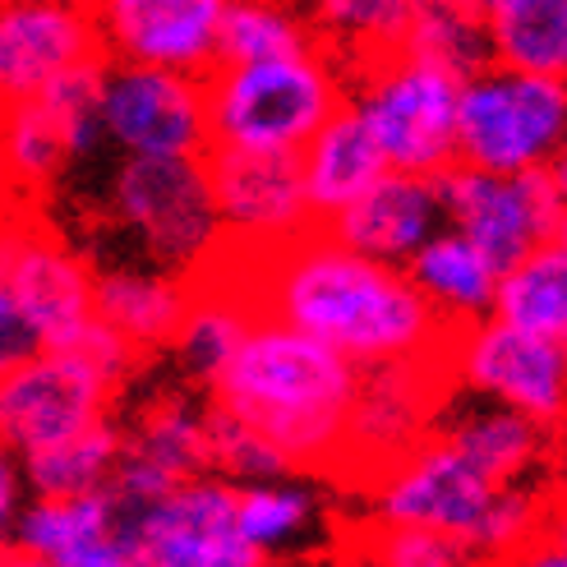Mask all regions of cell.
Returning <instances> with one entry per match:
<instances>
[{"label":"cell","mask_w":567,"mask_h":567,"mask_svg":"<svg viewBox=\"0 0 567 567\" xmlns=\"http://www.w3.org/2000/svg\"><path fill=\"white\" fill-rule=\"evenodd\" d=\"M540 535H545L549 545H563L567 549V498H558V503L545 507V530Z\"/></svg>","instance_id":"ee69618b"},{"label":"cell","mask_w":567,"mask_h":567,"mask_svg":"<svg viewBox=\"0 0 567 567\" xmlns=\"http://www.w3.org/2000/svg\"><path fill=\"white\" fill-rule=\"evenodd\" d=\"M208 466L221 471L217 480H226V485L231 480H240V485H268V480H281L291 471V462L264 434H254L245 420L226 415L217 406H208Z\"/></svg>","instance_id":"836d02e7"},{"label":"cell","mask_w":567,"mask_h":567,"mask_svg":"<svg viewBox=\"0 0 567 567\" xmlns=\"http://www.w3.org/2000/svg\"><path fill=\"white\" fill-rule=\"evenodd\" d=\"M434 189L443 204V226L485 254L498 277L517 268L526 254L549 245L563 213L545 172L489 176L471 172V166H447L443 176H434Z\"/></svg>","instance_id":"ba28073f"},{"label":"cell","mask_w":567,"mask_h":567,"mask_svg":"<svg viewBox=\"0 0 567 567\" xmlns=\"http://www.w3.org/2000/svg\"><path fill=\"white\" fill-rule=\"evenodd\" d=\"M111 396L116 388L93 364L70 351H38L0 379V443L23 462L111 420Z\"/></svg>","instance_id":"4fadbf2b"},{"label":"cell","mask_w":567,"mask_h":567,"mask_svg":"<svg viewBox=\"0 0 567 567\" xmlns=\"http://www.w3.org/2000/svg\"><path fill=\"white\" fill-rule=\"evenodd\" d=\"M0 281L42 351L74 347L93 323V264L61 231L42 226L28 204L0 213Z\"/></svg>","instance_id":"52a82bcc"},{"label":"cell","mask_w":567,"mask_h":567,"mask_svg":"<svg viewBox=\"0 0 567 567\" xmlns=\"http://www.w3.org/2000/svg\"><path fill=\"white\" fill-rule=\"evenodd\" d=\"M0 567H47V563H38V558H28V554H19V549L6 545V554H0Z\"/></svg>","instance_id":"f6af8a7d"},{"label":"cell","mask_w":567,"mask_h":567,"mask_svg":"<svg viewBox=\"0 0 567 567\" xmlns=\"http://www.w3.org/2000/svg\"><path fill=\"white\" fill-rule=\"evenodd\" d=\"M319 231L351 254L383 268H406L424 240L443 231V204L434 181L388 172L374 181L355 204H347L337 217H328Z\"/></svg>","instance_id":"ac0fdd59"},{"label":"cell","mask_w":567,"mask_h":567,"mask_svg":"<svg viewBox=\"0 0 567 567\" xmlns=\"http://www.w3.org/2000/svg\"><path fill=\"white\" fill-rule=\"evenodd\" d=\"M545 181H549V189L558 194V204L567 208V138L554 148V157L545 162Z\"/></svg>","instance_id":"7bdbcfd3"},{"label":"cell","mask_w":567,"mask_h":567,"mask_svg":"<svg viewBox=\"0 0 567 567\" xmlns=\"http://www.w3.org/2000/svg\"><path fill=\"white\" fill-rule=\"evenodd\" d=\"M61 567H138V558L111 535V540H97V545H89L83 554H74V558H65Z\"/></svg>","instance_id":"60d3db41"},{"label":"cell","mask_w":567,"mask_h":567,"mask_svg":"<svg viewBox=\"0 0 567 567\" xmlns=\"http://www.w3.org/2000/svg\"><path fill=\"white\" fill-rule=\"evenodd\" d=\"M65 351L79 355L83 364H93V370H97L111 388H121V383L130 379V370H134V360H138V351H134L130 342H121V337L111 332L106 323H97V319L83 328V337H79L74 347H65Z\"/></svg>","instance_id":"74e56055"},{"label":"cell","mask_w":567,"mask_h":567,"mask_svg":"<svg viewBox=\"0 0 567 567\" xmlns=\"http://www.w3.org/2000/svg\"><path fill=\"white\" fill-rule=\"evenodd\" d=\"M447 355L415 364H379L360 370V388L347 415L342 462H355L364 475H379L415 443L430 439V420L443 402Z\"/></svg>","instance_id":"9a60e30c"},{"label":"cell","mask_w":567,"mask_h":567,"mask_svg":"<svg viewBox=\"0 0 567 567\" xmlns=\"http://www.w3.org/2000/svg\"><path fill=\"white\" fill-rule=\"evenodd\" d=\"M10 204H14V198H10V194H6V185H0V213H6V208H10Z\"/></svg>","instance_id":"7dc6e473"},{"label":"cell","mask_w":567,"mask_h":567,"mask_svg":"<svg viewBox=\"0 0 567 567\" xmlns=\"http://www.w3.org/2000/svg\"><path fill=\"white\" fill-rule=\"evenodd\" d=\"M121 447H125V430L121 424H93L65 443H55L47 452H33L23 457V489L33 498H83V494H102L116 475L121 462Z\"/></svg>","instance_id":"f1b7e54d"},{"label":"cell","mask_w":567,"mask_h":567,"mask_svg":"<svg viewBox=\"0 0 567 567\" xmlns=\"http://www.w3.org/2000/svg\"><path fill=\"white\" fill-rule=\"evenodd\" d=\"M494 319L567 351V254L558 245H540L498 277Z\"/></svg>","instance_id":"83f0119b"},{"label":"cell","mask_w":567,"mask_h":567,"mask_svg":"<svg viewBox=\"0 0 567 567\" xmlns=\"http://www.w3.org/2000/svg\"><path fill=\"white\" fill-rule=\"evenodd\" d=\"M102 65H83L65 79H55L47 93H38L33 102L51 116L55 134H61V144H65V157L70 162H83V157H93L102 144H106V134H102V121H97V89H102Z\"/></svg>","instance_id":"d6a6232c"},{"label":"cell","mask_w":567,"mask_h":567,"mask_svg":"<svg viewBox=\"0 0 567 567\" xmlns=\"http://www.w3.org/2000/svg\"><path fill=\"white\" fill-rule=\"evenodd\" d=\"M485 28L494 70L567 83V0H494Z\"/></svg>","instance_id":"603a6c76"},{"label":"cell","mask_w":567,"mask_h":567,"mask_svg":"<svg viewBox=\"0 0 567 567\" xmlns=\"http://www.w3.org/2000/svg\"><path fill=\"white\" fill-rule=\"evenodd\" d=\"M462 462H471L489 485H517V480L540 462L545 430L517 411H503L494 402H466L439 424V434Z\"/></svg>","instance_id":"7402d4cb"},{"label":"cell","mask_w":567,"mask_h":567,"mask_svg":"<svg viewBox=\"0 0 567 567\" xmlns=\"http://www.w3.org/2000/svg\"><path fill=\"white\" fill-rule=\"evenodd\" d=\"M116 540L138 567H264L236 530V485L198 475L166 498L116 517Z\"/></svg>","instance_id":"9c48e42d"},{"label":"cell","mask_w":567,"mask_h":567,"mask_svg":"<svg viewBox=\"0 0 567 567\" xmlns=\"http://www.w3.org/2000/svg\"><path fill=\"white\" fill-rule=\"evenodd\" d=\"M97 121L106 144L125 157H204L208 153V106L204 79L166 74L144 65H102Z\"/></svg>","instance_id":"30bf717a"},{"label":"cell","mask_w":567,"mask_h":567,"mask_svg":"<svg viewBox=\"0 0 567 567\" xmlns=\"http://www.w3.org/2000/svg\"><path fill=\"white\" fill-rule=\"evenodd\" d=\"M23 503H28V489H23V466L14 452L0 443V540H10V530L23 513Z\"/></svg>","instance_id":"ab89813d"},{"label":"cell","mask_w":567,"mask_h":567,"mask_svg":"<svg viewBox=\"0 0 567 567\" xmlns=\"http://www.w3.org/2000/svg\"><path fill=\"white\" fill-rule=\"evenodd\" d=\"M106 204L153 272L198 281L226 249L204 157H125Z\"/></svg>","instance_id":"277c9868"},{"label":"cell","mask_w":567,"mask_h":567,"mask_svg":"<svg viewBox=\"0 0 567 567\" xmlns=\"http://www.w3.org/2000/svg\"><path fill=\"white\" fill-rule=\"evenodd\" d=\"M254 319H259V315H254L249 300L231 287V281L208 272V277L194 281V300L185 309V323H181L172 347H176L181 364L194 379L217 383L226 364L236 360L240 342L249 337Z\"/></svg>","instance_id":"d4e9b609"},{"label":"cell","mask_w":567,"mask_h":567,"mask_svg":"<svg viewBox=\"0 0 567 567\" xmlns=\"http://www.w3.org/2000/svg\"><path fill=\"white\" fill-rule=\"evenodd\" d=\"M567 138V83L485 70L462 83L457 106V166L489 176L545 172Z\"/></svg>","instance_id":"8992f818"},{"label":"cell","mask_w":567,"mask_h":567,"mask_svg":"<svg viewBox=\"0 0 567 567\" xmlns=\"http://www.w3.org/2000/svg\"><path fill=\"white\" fill-rule=\"evenodd\" d=\"M42 351L38 332L28 328V319L19 315L14 296L6 291V281H0V379H6L10 370H19L23 360H33Z\"/></svg>","instance_id":"f35d334b"},{"label":"cell","mask_w":567,"mask_h":567,"mask_svg":"<svg viewBox=\"0 0 567 567\" xmlns=\"http://www.w3.org/2000/svg\"><path fill=\"white\" fill-rule=\"evenodd\" d=\"M342 102V70L323 51L259 65H217L204 74L208 148L300 157Z\"/></svg>","instance_id":"3957f363"},{"label":"cell","mask_w":567,"mask_h":567,"mask_svg":"<svg viewBox=\"0 0 567 567\" xmlns=\"http://www.w3.org/2000/svg\"><path fill=\"white\" fill-rule=\"evenodd\" d=\"M70 166L65 144L38 102L0 106V185L14 204H28Z\"/></svg>","instance_id":"f546056e"},{"label":"cell","mask_w":567,"mask_h":567,"mask_svg":"<svg viewBox=\"0 0 567 567\" xmlns=\"http://www.w3.org/2000/svg\"><path fill=\"white\" fill-rule=\"evenodd\" d=\"M319 517V498L291 480H268V485L236 489V530L254 554H281L300 545Z\"/></svg>","instance_id":"4dcf8cb0"},{"label":"cell","mask_w":567,"mask_h":567,"mask_svg":"<svg viewBox=\"0 0 567 567\" xmlns=\"http://www.w3.org/2000/svg\"><path fill=\"white\" fill-rule=\"evenodd\" d=\"M319 51L309 23L277 6H221L217 23V65H259L281 55ZM213 65V70H217Z\"/></svg>","instance_id":"1f68e13d"},{"label":"cell","mask_w":567,"mask_h":567,"mask_svg":"<svg viewBox=\"0 0 567 567\" xmlns=\"http://www.w3.org/2000/svg\"><path fill=\"white\" fill-rule=\"evenodd\" d=\"M498 485H489L471 462H462L443 439L415 443L379 475H370V503L379 526H415L439 530L462 549L471 545L475 526L485 522Z\"/></svg>","instance_id":"5bb4252c"},{"label":"cell","mask_w":567,"mask_h":567,"mask_svg":"<svg viewBox=\"0 0 567 567\" xmlns=\"http://www.w3.org/2000/svg\"><path fill=\"white\" fill-rule=\"evenodd\" d=\"M447 379H462L480 402L517 411L540 430L567 415V351L498 319L452 332Z\"/></svg>","instance_id":"8fae6325"},{"label":"cell","mask_w":567,"mask_h":567,"mask_svg":"<svg viewBox=\"0 0 567 567\" xmlns=\"http://www.w3.org/2000/svg\"><path fill=\"white\" fill-rule=\"evenodd\" d=\"M208 272L231 281L259 319L337 351L355 370L443 360L452 342V332L415 296L402 268L360 259L323 231H309L268 254L221 249Z\"/></svg>","instance_id":"6da1fadb"},{"label":"cell","mask_w":567,"mask_h":567,"mask_svg":"<svg viewBox=\"0 0 567 567\" xmlns=\"http://www.w3.org/2000/svg\"><path fill=\"white\" fill-rule=\"evenodd\" d=\"M415 296L439 315L447 332H462L494 319V296H498V272L475 245H466L457 231H443L415 249V259L402 268Z\"/></svg>","instance_id":"ffe728a7"},{"label":"cell","mask_w":567,"mask_h":567,"mask_svg":"<svg viewBox=\"0 0 567 567\" xmlns=\"http://www.w3.org/2000/svg\"><path fill=\"white\" fill-rule=\"evenodd\" d=\"M549 245H558V249L567 254V208H563L558 221H554V240H549Z\"/></svg>","instance_id":"bcb514c9"},{"label":"cell","mask_w":567,"mask_h":567,"mask_svg":"<svg viewBox=\"0 0 567 567\" xmlns=\"http://www.w3.org/2000/svg\"><path fill=\"white\" fill-rule=\"evenodd\" d=\"M194 300V281L166 277L138 264L93 268V319L130 342L134 351L172 347Z\"/></svg>","instance_id":"d6986e66"},{"label":"cell","mask_w":567,"mask_h":567,"mask_svg":"<svg viewBox=\"0 0 567 567\" xmlns=\"http://www.w3.org/2000/svg\"><path fill=\"white\" fill-rule=\"evenodd\" d=\"M466 549L439 530L379 526L364 540V567H466Z\"/></svg>","instance_id":"8d00e7d4"},{"label":"cell","mask_w":567,"mask_h":567,"mask_svg":"<svg viewBox=\"0 0 567 567\" xmlns=\"http://www.w3.org/2000/svg\"><path fill=\"white\" fill-rule=\"evenodd\" d=\"M111 535H116V507L102 489L83 498H28L6 545L47 567H61L65 558L111 540Z\"/></svg>","instance_id":"4316f807"},{"label":"cell","mask_w":567,"mask_h":567,"mask_svg":"<svg viewBox=\"0 0 567 567\" xmlns=\"http://www.w3.org/2000/svg\"><path fill=\"white\" fill-rule=\"evenodd\" d=\"M411 10L415 6H402V0H328L319 10V23L332 38L355 42L364 51V61H374V55L396 51L411 23Z\"/></svg>","instance_id":"e575fe53"},{"label":"cell","mask_w":567,"mask_h":567,"mask_svg":"<svg viewBox=\"0 0 567 567\" xmlns=\"http://www.w3.org/2000/svg\"><path fill=\"white\" fill-rule=\"evenodd\" d=\"M125 457L162 475L166 485L208 475V406L194 396H157L138 411L134 430L125 434Z\"/></svg>","instance_id":"cb8c5ba5"},{"label":"cell","mask_w":567,"mask_h":567,"mask_svg":"<svg viewBox=\"0 0 567 567\" xmlns=\"http://www.w3.org/2000/svg\"><path fill=\"white\" fill-rule=\"evenodd\" d=\"M102 55L204 79L217 65L221 0H111L93 10Z\"/></svg>","instance_id":"2e32d148"},{"label":"cell","mask_w":567,"mask_h":567,"mask_svg":"<svg viewBox=\"0 0 567 567\" xmlns=\"http://www.w3.org/2000/svg\"><path fill=\"white\" fill-rule=\"evenodd\" d=\"M0 106H6V102H0Z\"/></svg>","instance_id":"f907efd6"},{"label":"cell","mask_w":567,"mask_h":567,"mask_svg":"<svg viewBox=\"0 0 567 567\" xmlns=\"http://www.w3.org/2000/svg\"><path fill=\"white\" fill-rule=\"evenodd\" d=\"M300 176H305V194H309V208H315L319 226L337 217L347 204H355L374 181L388 176V162L374 144V134L364 130L351 102L337 106V116L305 144Z\"/></svg>","instance_id":"44dd1931"},{"label":"cell","mask_w":567,"mask_h":567,"mask_svg":"<svg viewBox=\"0 0 567 567\" xmlns=\"http://www.w3.org/2000/svg\"><path fill=\"white\" fill-rule=\"evenodd\" d=\"M545 507H549V503H545L540 494H530V489H522V485H498L485 522H480L475 535H471L466 554L513 558L517 549H526L535 535L545 530Z\"/></svg>","instance_id":"d590c367"},{"label":"cell","mask_w":567,"mask_h":567,"mask_svg":"<svg viewBox=\"0 0 567 567\" xmlns=\"http://www.w3.org/2000/svg\"><path fill=\"white\" fill-rule=\"evenodd\" d=\"M204 166H208L217 221L231 254H268L319 231L315 208H309V194H305L300 157L208 148Z\"/></svg>","instance_id":"7c38bea8"},{"label":"cell","mask_w":567,"mask_h":567,"mask_svg":"<svg viewBox=\"0 0 567 567\" xmlns=\"http://www.w3.org/2000/svg\"><path fill=\"white\" fill-rule=\"evenodd\" d=\"M347 102L374 134L388 172L434 181L447 166H457V79L388 51L364 61L360 83Z\"/></svg>","instance_id":"5b68a950"},{"label":"cell","mask_w":567,"mask_h":567,"mask_svg":"<svg viewBox=\"0 0 567 567\" xmlns=\"http://www.w3.org/2000/svg\"><path fill=\"white\" fill-rule=\"evenodd\" d=\"M396 55H406L415 65H430L457 83H471L485 70H494V47L485 10L475 6H415Z\"/></svg>","instance_id":"484cf974"},{"label":"cell","mask_w":567,"mask_h":567,"mask_svg":"<svg viewBox=\"0 0 567 567\" xmlns=\"http://www.w3.org/2000/svg\"><path fill=\"white\" fill-rule=\"evenodd\" d=\"M0 554H6V540H0Z\"/></svg>","instance_id":"681fc988"},{"label":"cell","mask_w":567,"mask_h":567,"mask_svg":"<svg viewBox=\"0 0 567 567\" xmlns=\"http://www.w3.org/2000/svg\"><path fill=\"white\" fill-rule=\"evenodd\" d=\"M264 567H287V563H264Z\"/></svg>","instance_id":"c3c4849f"},{"label":"cell","mask_w":567,"mask_h":567,"mask_svg":"<svg viewBox=\"0 0 567 567\" xmlns=\"http://www.w3.org/2000/svg\"><path fill=\"white\" fill-rule=\"evenodd\" d=\"M503 567H567V549L549 545L545 535H535L526 549H517L513 558H503Z\"/></svg>","instance_id":"b9f144b4"},{"label":"cell","mask_w":567,"mask_h":567,"mask_svg":"<svg viewBox=\"0 0 567 567\" xmlns=\"http://www.w3.org/2000/svg\"><path fill=\"white\" fill-rule=\"evenodd\" d=\"M97 61L106 55L93 10L55 0L0 6V102H33L55 79Z\"/></svg>","instance_id":"e0dca14e"},{"label":"cell","mask_w":567,"mask_h":567,"mask_svg":"<svg viewBox=\"0 0 567 567\" xmlns=\"http://www.w3.org/2000/svg\"><path fill=\"white\" fill-rule=\"evenodd\" d=\"M355 388L360 370L351 360L272 319H254L236 360L213 383V406L245 420L291 466H328L342 457Z\"/></svg>","instance_id":"7a4b0ae2"}]
</instances>
